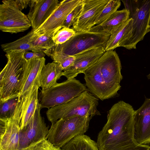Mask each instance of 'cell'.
<instances>
[{
  "label": "cell",
  "instance_id": "6da1fadb",
  "mask_svg": "<svg viewBox=\"0 0 150 150\" xmlns=\"http://www.w3.org/2000/svg\"><path fill=\"white\" fill-rule=\"evenodd\" d=\"M135 112L131 105L122 100L112 105L98 136L99 150H125L138 144L134 138Z\"/></svg>",
  "mask_w": 150,
  "mask_h": 150
},
{
  "label": "cell",
  "instance_id": "7a4b0ae2",
  "mask_svg": "<svg viewBox=\"0 0 150 150\" xmlns=\"http://www.w3.org/2000/svg\"><path fill=\"white\" fill-rule=\"evenodd\" d=\"M25 51L6 53L7 62L0 73V102L19 97L21 82L25 60Z\"/></svg>",
  "mask_w": 150,
  "mask_h": 150
},
{
  "label": "cell",
  "instance_id": "3957f363",
  "mask_svg": "<svg viewBox=\"0 0 150 150\" xmlns=\"http://www.w3.org/2000/svg\"><path fill=\"white\" fill-rule=\"evenodd\" d=\"M98 104V99L87 89L69 101L48 109L46 115L52 124L60 119L76 115L93 117L100 115Z\"/></svg>",
  "mask_w": 150,
  "mask_h": 150
},
{
  "label": "cell",
  "instance_id": "277c9868",
  "mask_svg": "<svg viewBox=\"0 0 150 150\" xmlns=\"http://www.w3.org/2000/svg\"><path fill=\"white\" fill-rule=\"evenodd\" d=\"M125 9L129 12V18L133 20L132 29L119 47L128 50L136 49V45L143 40L150 23V0H122Z\"/></svg>",
  "mask_w": 150,
  "mask_h": 150
},
{
  "label": "cell",
  "instance_id": "5b68a950",
  "mask_svg": "<svg viewBox=\"0 0 150 150\" xmlns=\"http://www.w3.org/2000/svg\"><path fill=\"white\" fill-rule=\"evenodd\" d=\"M93 117L76 115L60 119L52 124L46 139L54 146L61 148L75 137L84 134Z\"/></svg>",
  "mask_w": 150,
  "mask_h": 150
},
{
  "label": "cell",
  "instance_id": "8992f818",
  "mask_svg": "<svg viewBox=\"0 0 150 150\" xmlns=\"http://www.w3.org/2000/svg\"><path fill=\"white\" fill-rule=\"evenodd\" d=\"M87 90L85 85L75 78L57 83L46 90H41L39 96L41 108L48 109L65 103Z\"/></svg>",
  "mask_w": 150,
  "mask_h": 150
},
{
  "label": "cell",
  "instance_id": "52a82bcc",
  "mask_svg": "<svg viewBox=\"0 0 150 150\" xmlns=\"http://www.w3.org/2000/svg\"><path fill=\"white\" fill-rule=\"evenodd\" d=\"M110 35L89 31L76 32L68 41L56 45L54 48L67 55L74 56L93 48L102 47L105 48Z\"/></svg>",
  "mask_w": 150,
  "mask_h": 150
},
{
  "label": "cell",
  "instance_id": "ba28073f",
  "mask_svg": "<svg viewBox=\"0 0 150 150\" xmlns=\"http://www.w3.org/2000/svg\"><path fill=\"white\" fill-rule=\"evenodd\" d=\"M0 5V30L12 34L25 31L31 24L27 16L18 7L15 0H4Z\"/></svg>",
  "mask_w": 150,
  "mask_h": 150
},
{
  "label": "cell",
  "instance_id": "9c48e42d",
  "mask_svg": "<svg viewBox=\"0 0 150 150\" xmlns=\"http://www.w3.org/2000/svg\"><path fill=\"white\" fill-rule=\"evenodd\" d=\"M97 62L107 86L114 96H116L123 79L121 62L117 54L113 50L105 51Z\"/></svg>",
  "mask_w": 150,
  "mask_h": 150
},
{
  "label": "cell",
  "instance_id": "30bf717a",
  "mask_svg": "<svg viewBox=\"0 0 150 150\" xmlns=\"http://www.w3.org/2000/svg\"><path fill=\"white\" fill-rule=\"evenodd\" d=\"M41 109L39 103L29 123L20 129L19 149L28 148L47 139L49 129L41 115Z\"/></svg>",
  "mask_w": 150,
  "mask_h": 150
},
{
  "label": "cell",
  "instance_id": "8fae6325",
  "mask_svg": "<svg viewBox=\"0 0 150 150\" xmlns=\"http://www.w3.org/2000/svg\"><path fill=\"white\" fill-rule=\"evenodd\" d=\"M109 0H83L81 11L72 25L76 32H87L95 26L96 20Z\"/></svg>",
  "mask_w": 150,
  "mask_h": 150
},
{
  "label": "cell",
  "instance_id": "7c38bea8",
  "mask_svg": "<svg viewBox=\"0 0 150 150\" xmlns=\"http://www.w3.org/2000/svg\"><path fill=\"white\" fill-rule=\"evenodd\" d=\"M20 119L14 114L9 118H0V150L19 149Z\"/></svg>",
  "mask_w": 150,
  "mask_h": 150
},
{
  "label": "cell",
  "instance_id": "4fadbf2b",
  "mask_svg": "<svg viewBox=\"0 0 150 150\" xmlns=\"http://www.w3.org/2000/svg\"><path fill=\"white\" fill-rule=\"evenodd\" d=\"M82 0H64L59 2L55 10L38 29L34 32L38 34H51L62 28L68 15Z\"/></svg>",
  "mask_w": 150,
  "mask_h": 150
},
{
  "label": "cell",
  "instance_id": "5bb4252c",
  "mask_svg": "<svg viewBox=\"0 0 150 150\" xmlns=\"http://www.w3.org/2000/svg\"><path fill=\"white\" fill-rule=\"evenodd\" d=\"M105 52L103 47H95L79 53L75 56L72 66L63 71L62 76L67 79L75 78L94 64Z\"/></svg>",
  "mask_w": 150,
  "mask_h": 150
},
{
  "label": "cell",
  "instance_id": "9a60e30c",
  "mask_svg": "<svg viewBox=\"0 0 150 150\" xmlns=\"http://www.w3.org/2000/svg\"><path fill=\"white\" fill-rule=\"evenodd\" d=\"M134 138L139 144L150 145V98H146L142 105L135 110Z\"/></svg>",
  "mask_w": 150,
  "mask_h": 150
},
{
  "label": "cell",
  "instance_id": "2e32d148",
  "mask_svg": "<svg viewBox=\"0 0 150 150\" xmlns=\"http://www.w3.org/2000/svg\"><path fill=\"white\" fill-rule=\"evenodd\" d=\"M58 0H30L27 16L34 32L40 27L53 13L59 4Z\"/></svg>",
  "mask_w": 150,
  "mask_h": 150
},
{
  "label": "cell",
  "instance_id": "e0dca14e",
  "mask_svg": "<svg viewBox=\"0 0 150 150\" xmlns=\"http://www.w3.org/2000/svg\"><path fill=\"white\" fill-rule=\"evenodd\" d=\"M97 61L85 71L84 79L88 90L97 98L103 100L115 96L103 78Z\"/></svg>",
  "mask_w": 150,
  "mask_h": 150
},
{
  "label": "cell",
  "instance_id": "ac0fdd59",
  "mask_svg": "<svg viewBox=\"0 0 150 150\" xmlns=\"http://www.w3.org/2000/svg\"><path fill=\"white\" fill-rule=\"evenodd\" d=\"M40 87L38 85H34L28 92L18 97L17 107L20 112V129L29 123L39 103L38 94Z\"/></svg>",
  "mask_w": 150,
  "mask_h": 150
},
{
  "label": "cell",
  "instance_id": "d6986e66",
  "mask_svg": "<svg viewBox=\"0 0 150 150\" xmlns=\"http://www.w3.org/2000/svg\"><path fill=\"white\" fill-rule=\"evenodd\" d=\"M45 57L25 60L21 82L19 96L28 92L34 85L40 86L41 73L45 65Z\"/></svg>",
  "mask_w": 150,
  "mask_h": 150
},
{
  "label": "cell",
  "instance_id": "ffe728a7",
  "mask_svg": "<svg viewBox=\"0 0 150 150\" xmlns=\"http://www.w3.org/2000/svg\"><path fill=\"white\" fill-rule=\"evenodd\" d=\"M129 12L125 9L117 11L101 24L96 25L89 31L111 35L129 19Z\"/></svg>",
  "mask_w": 150,
  "mask_h": 150
},
{
  "label": "cell",
  "instance_id": "44dd1931",
  "mask_svg": "<svg viewBox=\"0 0 150 150\" xmlns=\"http://www.w3.org/2000/svg\"><path fill=\"white\" fill-rule=\"evenodd\" d=\"M63 71L59 65L53 62L45 64L42 70L40 78L41 90H46L56 83L62 76Z\"/></svg>",
  "mask_w": 150,
  "mask_h": 150
},
{
  "label": "cell",
  "instance_id": "7402d4cb",
  "mask_svg": "<svg viewBox=\"0 0 150 150\" xmlns=\"http://www.w3.org/2000/svg\"><path fill=\"white\" fill-rule=\"evenodd\" d=\"M132 19L129 18L127 21L110 35L105 48V51L113 50L119 47L121 43L130 33L132 28Z\"/></svg>",
  "mask_w": 150,
  "mask_h": 150
},
{
  "label": "cell",
  "instance_id": "603a6c76",
  "mask_svg": "<svg viewBox=\"0 0 150 150\" xmlns=\"http://www.w3.org/2000/svg\"><path fill=\"white\" fill-rule=\"evenodd\" d=\"M61 149V150H99L96 142L84 134L75 137Z\"/></svg>",
  "mask_w": 150,
  "mask_h": 150
},
{
  "label": "cell",
  "instance_id": "cb8c5ba5",
  "mask_svg": "<svg viewBox=\"0 0 150 150\" xmlns=\"http://www.w3.org/2000/svg\"><path fill=\"white\" fill-rule=\"evenodd\" d=\"M56 32L51 34H38L33 31L30 38V43L37 52L44 53L56 45L53 38Z\"/></svg>",
  "mask_w": 150,
  "mask_h": 150
},
{
  "label": "cell",
  "instance_id": "d4e9b609",
  "mask_svg": "<svg viewBox=\"0 0 150 150\" xmlns=\"http://www.w3.org/2000/svg\"><path fill=\"white\" fill-rule=\"evenodd\" d=\"M33 31L32 30L25 35L14 41L1 45L2 50L6 53L11 51L17 50L36 52L30 42V37Z\"/></svg>",
  "mask_w": 150,
  "mask_h": 150
},
{
  "label": "cell",
  "instance_id": "484cf974",
  "mask_svg": "<svg viewBox=\"0 0 150 150\" xmlns=\"http://www.w3.org/2000/svg\"><path fill=\"white\" fill-rule=\"evenodd\" d=\"M54 47L46 51L44 53L50 57L53 62L59 65L63 71L72 66L75 59V56L65 54L55 50Z\"/></svg>",
  "mask_w": 150,
  "mask_h": 150
},
{
  "label": "cell",
  "instance_id": "4316f807",
  "mask_svg": "<svg viewBox=\"0 0 150 150\" xmlns=\"http://www.w3.org/2000/svg\"><path fill=\"white\" fill-rule=\"evenodd\" d=\"M121 4V1L120 0H109L97 18L95 26L101 24L117 11Z\"/></svg>",
  "mask_w": 150,
  "mask_h": 150
},
{
  "label": "cell",
  "instance_id": "83f0119b",
  "mask_svg": "<svg viewBox=\"0 0 150 150\" xmlns=\"http://www.w3.org/2000/svg\"><path fill=\"white\" fill-rule=\"evenodd\" d=\"M18 100V97L0 102V118H9L13 115Z\"/></svg>",
  "mask_w": 150,
  "mask_h": 150
},
{
  "label": "cell",
  "instance_id": "f1b7e54d",
  "mask_svg": "<svg viewBox=\"0 0 150 150\" xmlns=\"http://www.w3.org/2000/svg\"><path fill=\"white\" fill-rule=\"evenodd\" d=\"M76 33L72 28L63 27L56 32L53 40L56 45H62L68 41Z\"/></svg>",
  "mask_w": 150,
  "mask_h": 150
},
{
  "label": "cell",
  "instance_id": "f546056e",
  "mask_svg": "<svg viewBox=\"0 0 150 150\" xmlns=\"http://www.w3.org/2000/svg\"><path fill=\"white\" fill-rule=\"evenodd\" d=\"M82 1L68 15L63 24L62 28H69L73 25L81 11Z\"/></svg>",
  "mask_w": 150,
  "mask_h": 150
},
{
  "label": "cell",
  "instance_id": "4dcf8cb0",
  "mask_svg": "<svg viewBox=\"0 0 150 150\" xmlns=\"http://www.w3.org/2000/svg\"><path fill=\"white\" fill-rule=\"evenodd\" d=\"M28 150H61L50 143L47 139H45L30 147Z\"/></svg>",
  "mask_w": 150,
  "mask_h": 150
},
{
  "label": "cell",
  "instance_id": "1f68e13d",
  "mask_svg": "<svg viewBox=\"0 0 150 150\" xmlns=\"http://www.w3.org/2000/svg\"><path fill=\"white\" fill-rule=\"evenodd\" d=\"M45 54L43 52L25 51L23 57L26 60L36 58L45 57Z\"/></svg>",
  "mask_w": 150,
  "mask_h": 150
},
{
  "label": "cell",
  "instance_id": "d6a6232c",
  "mask_svg": "<svg viewBox=\"0 0 150 150\" xmlns=\"http://www.w3.org/2000/svg\"><path fill=\"white\" fill-rule=\"evenodd\" d=\"M15 1L18 8L21 11L27 7L30 0H16Z\"/></svg>",
  "mask_w": 150,
  "mask_h": 150
},
{
  "label": "cell",
  "instance_id": "836d02e7",
  "mask_svg": "<svg viewBox=\"0 0 150 150\" xmlns=\"http://www.w3.org/2000/svg\"><path fill=\"white\" fill-rule=\"evenodd\" d=\"M125 150H150V146L138 144Z\"/></svg>",
  "mask_w": 150,
  "mask_h": 150
},
{
  "label": "cell",
  "instance_id": "e575fe53",
  "mask_svg": "<svg viewBox=\"0 0 150 150\" xmlns=\"http://www.w3.org/2000/svg\"><path fill=\"white\" fill-rule=\"evenodd\" d=\"M150 32V23L149 25V27L148 28L147 31V33H148L149 32ZM147 78L148 79H150V73L147 76Z\"/></svg>",
  "mask_w": 150,
  "mask_h": 150
},
{
  "label": "cell",
  "instance_id": "d590c367",
  "mask_svg": "<svg viewBox=\"0 0 150 150\" xmlns=\"http://www.w3.org/2000/svg\"><path fill=\"white\" fill-rule=\"evenodd\" d=\"M27 148V149H18V150H28V148Z\"/></svg>",
  "mask_w": 150,
  "mask_h": 150
}]
</instances>
